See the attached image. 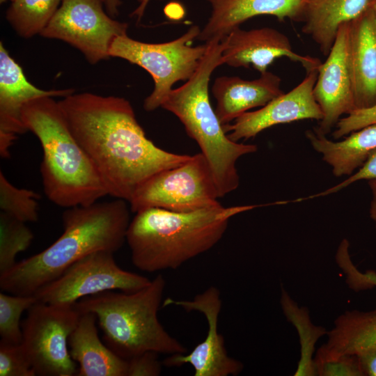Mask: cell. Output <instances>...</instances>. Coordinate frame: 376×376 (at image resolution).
<instances>
[{"mask_svg": "<svg viewBox=\"0 0 376 376\" xmlns=\"http://www.w3.org/2000/svg\"><path fill=\"white\" fill-rule=\"evenodd\" d=\"M58 104L108 195L115 198L128 202L150 177L191 157L157 146L146 136L132 106L123 97L73 93Z\"/></svg>", "mask_w": 376, "mask_h": 376, "instance_id": "1", "label": "cell"}, {"mask_svg": "<svg viewBox=\"0 0 376 376\" xmlns=\"http://www.w3.org/2000/svg\"><path fill=\"white\" fill-rule=\"evenodd\" d=\"M62 222L63 233L54 242L0 274L3 292L33 295L87 255L118 251L126 241L130 212L123 199L97 201L66 208Z\"/></svg>", "mask_w": 376, "mask_h": 376, "instance_id": "2", "label": "cell"}, {"mask_svg": "<svg viewBox=\"0 0 376 376\" xmlns=\"http://www.w3.org/2000/svg\"><path fill=\"white\" fill-rule=\"evenodd\" d=\"M266 205H220L189 212L157 207L139 211L126 233L132 263L150 273L176 269L214 246L233 217Z\"/></svg>", "mask_w": 376, "mask_h": 376, "instance_id": "3", "label": "cell"}, {"mask_svg": "<svg viewBox=\"0 0 376 376\" xmlns=\"http://www.w3.org/2000/svg\"><path fill=\"white\" fill-rule=\"evenodd\" d=\"M53 97L33 100L22 111L25 127L42 146L40 173L45 194L65 208L93 204L108 195L107 191Z\"/></svg>", "mask_w": 376, "mask_h": 376, "instance_id": "4", "label": "cell"}, {"mask_svg": "<svg viewBox=\"0 0 376 376\" xmlns=\"http://www.w3.org/2000/svg\"><path fill=\"white\" fill-rule=\"evenodd\" d=\"M207 43V49L194 74L182 86L173 88L161 107L180 120L187 134L200 147L211 168L221 198L239 186L237 160L256 152L258 148L230 139L211 105L209 81L214 70L224 64V42L223 38H216Z\"/></svg>", "mask_w": 376, "mask_h": 376, "instance_id": "5", "label": "cell"}, {"mask_svg": "<svg viewBox=\"0 0 376 376\" xmlns=\"http://www.w3.org/2000/svg\"><path fill=\"white\" fill-rule=\"evenodd\" d=\"M165 286L164 278L158 274L137 291H106L84 297L74 305L79 313L96 315L107 345L121 358L128 360L146 352L185 354L186 347L158 319Z\"/></svg>", "mask_w": 376, "mask_h": 376, "instance_id": "6", "label": "cell"}, {"mask_svg": "<svg viewBox=\"0 0 376 376\" xmlns=\"http://www.w3.org/2000/svg\"><path fill=\"white\" fill-rule=\"evenodd\" d=\"M198 25L191 26L183 35L162 43H147L130 38L117 37L112 42L110 57L123 58L146 70L152 77L154 88L144 100L143 108L152 111L162 102L180 81H187L197 70L207 43L192 46L201 33Z\"/></svg>", "mask_w": 376, "mask_h": 376, "instance_id": "7", "label": "cell"}, {"mask_svg": "<svg viewBox=\"0 0 376 376\" xmlns=\"http://www.w3.org/2000/svg\"><path fill=\"white\" fill-rule=\"evenodd\" d=\"M219 198L211 168L200 152L150 177L135 190L128 203L134 213L151 207L189 212L219 206Z\"/></svg>", "mask_w": 376, "mask_h": 376, "instance_id": "8", "label": "cell"}, {"mask_svg": "<svg viewBox=\"0 0 376 376\" xmlns=\"http://www.w3.org/2000/svg\"><path fill=\"white\" fill-rule=\"evenodd\" d=\"M80 313L74 304L36 301L22 323V341L36 375L73 376L78 365L71 358L68 340Z\"/></svg>", "mask_w": 376, "mask_h": 376, "instance_id": "9", "label": "cell"}, {"mask_svg": "<svg viewBox=\"0 0 376 376\" xmlns=\"http://www.w3.org/2000/svg\"><path fill=\"white\" fill-rule=\"evenodd\" d=\"M103 6V0H63L40 35L67 42L90 64L106 60L113 40L127 35L128 24L114 19Z\"/></svg>", "mask_w": 376, "mask_h": 376, "instance_id": "10", "label": "cell"}, {"mask_svg": "<svg viewBox=\"0 0 376 376\" xmlns=\"http://www.w3.org/2000/svg\"><path fill=\"white\" fill-rule=\"evenodd\" d=\"M113 253L100 251L87 255L33 295L43 303L75 304L84 297L106 291L135 292L150 283L146 276L121 269Z\"/></svg>", "mask_w": 376, "mask_h": 376, "instance_id": "11", "label": "cell"}, {"mask_svg": "<svg viewBox=\"0 0 376 376\" xmlns=\"http://www.w3.org/2000/svg\"><path fill=\"white\" fill-rule=\"evenodd\" d=\"M175 305L187 312L198 311L203 314L207 322V333L203 341L187 354H175L165 359L162 363L167 367L190 364L194 376L237 375L244 368L242 362L230 357L225 346L224 338L218 332V320L222 301L219 290L210 286L191 300L166 299L162 306Z\"/></svg>", "mask_w": 376, "mask_h": 376, "instance_id": "12", "label": "cell"}, {"mask_svg": "<svg viewBox=\"0 0 376 376\" xmlns=\"http://www.w3.org/2000/svg\"><path fill=\"white\" fill-rule=\"evenodd\" d=\"M327 58L318 69L313 95L322 111L315 131L326 135L340 117L356 109L349 53V22L341 24Z\"/></svg>", "mask_w": 376, "mask_h": 376, "instance_id": "13", "label": "cell"}, {"mask_svg": "<svg viewBox=\"0 0 376 376\" xmlns=\"http://www.w3.org/2000/svg\"><path fill=\"white\" fill-rule=\"evenodd\" d=\"M317 77L318 69L307 72L304 79L291 91L283 93L260 109L244 113L233 123L223 125L228 137L237 142L255 137L276 125L306 119L320 121L323 114L313 95Z\"/></svg>", "mask_w": 376, "mask_h": 376, "instance_id": "14", "label": "cell"}, {"mask_svg": "<svg viewBox=\"0 0 376 376\" xmlns=\"http://www.w3.org/2000/svg\"><path fill=\"white\" fill-rule=\"evenodd\" d=\"M224 64L231 67L252 66L260 74L277 58L287 57L298 62L306 72L322 63L315 57L300 55L292 50L289 38L276 29L263 27L243 30L237 27L224 38Z\"/></svg>", "mask_w": 376, "mask_h": 376, "instance_id": "15", "label": "cell"}, {"mask_svg": "<svg viewBox=\"0 0 376 376\" xmlns=\"http://www.w3.org/2000/svg\"><path fill=\"white\" fill-rule=\"evenodd\" d=\"M75 93L72 88L43 90L32 84L22 68L0 42V155L9 158L10 150L18 134L28 130L22 111L29 102L42 97H66Z\"/></svg>", "mask_w": 376, "mask_h": 376, "instance_id": "16", "label": "cell"}, {"mask_svg": "<svg viewBox=\"0 0 376 376\" xmlns=\"http://www.w3.org/2000/svg\"><path fill=\"white\" fill-rule=\"evenodd\" d=\"M211 15L198 37L205 42L224 38L246 20L258 15H272L279 21H301L306 0H206Z\"/></svg>", "mask_w": 376, "mask_h": 376, "instance_id": "17", "label": "cell"}, {"mask_svg": "<svg viewBox=\"0 0 376 376\" xmlns=\"http://www.w3.org/2000/svg\"><path fill=\"white\" fill-rule=\"evenodd\" d=\"M281 78L269 71L253 80L236 76L217 77L212 93L216 99L214 109L222 125L229 124L249 110L262 107L283 93Z\"/></svg>", "mask_w": 376, "mask_h": 376, "instance_id": "18", "label": "cell"}, {"mask_svg": "<svg viewBox=\"0 0 376 376\" xmlns=\"http://www.w3.org/2000/svg\"><path fill=\"white\" fill-rule=\"evenodd\" d=\"M349 53L356 109L376 104V15L368 7L349 22Z\"/></svg>", "mask_w": 376, "mask_h": 376, "instance_id": "19", "label": "cell"}, {"mask_svg": "<svg viewBox=\"0 0 376 376\" xmlns=\"http://www.w3.org/2000/svg\"><path fill=\"white\" fill-rule=\"evenodd\" d=\"M96 322L94 313H80L68 338L70 357L78 365L77 376H127L128 361L103 344Z\"/></svg>", "mask_w": 376, "mask_h": 376, "instance_id": "20", "label": "cell"}, {"mask_svg": "<svg viewBox=\"0 0 376 376\" xmlns=\"http://www.w3.org/2000/svg\"><path fill=\"white\" fill-rule=\"evenodd\" d=\"M370 0H306L301 21L302 32L327 56L340 25L352 21L368 7Z\"/></svg>", "mask_w": 376, "mask_h": 376, "instance_id": "21", "label": "cell"}, {"mask_svg": "<svg viewBox=\"0 0 376 376\" xmlns=\"http://www.w3.org/2000/svg\"><path fill=\"white\" fill-rule=\"evenodd\" d=\"M313 148L322 155L336 177L351 175L366 162L370 152L376 149V124L364 127L339 141L328 139L315 130L306 132Z\"/></svg>", "mask_w": 376, "mask_h": 376, "instance_id": "22", "label": "cell"}, {"mask_svg": "<svg viewBox=\"0 0 376 376\" xmlns=\"http://www.w3.org/2000/svg\"><path fill=\"white\" fill-rule=\"evenodd\" d=\"M321 347L335 354L357 355L376 345V309L347 311L334 320Z\"/></svg>", "mask_w": 376, "mask_h": 376, "instance_id": "23", "label": "cell"}, {"mask_svg": "<svg viewBox=\"0 0 376 376\" xmlns=\"http://www.w3.org/2000/svg\"><path fill=\"white\" fill-rule=\"evenodd\" d=\"M63 0H13L6 17L16 33L31 38L40 33L49 23Z\"/></svg>", "mask_w": 376, "mask_h": 376, "instance_id": "24", "label": "cell"}, {"mask_svg": "<svg viewBox=\"0 0 376 376\" xmlns=\"http://www.w3.org/2000/svg\"><path fill=\"white\" fill-rule=\"evenodd\" d=\"M33 237L25 222L0 212V274L17 263V255L29 247Z\"/></svg>", "mask_w": 376, "mask_h": 376, "instance_id": "25", "label": "cell"}, {"mask_svg": "<svg viewBox=\"0 0 376 376\" xmlns=\"http://www.w3.org/2000/svg\"><path fill=\"white\" fill-rule=\"evenodd\" d=\"M40 196L33 190L13 185L0 170V209L20 221L36 222L38 220Z\"/></svg>", "mask_w": 376, "mask_h": 376, "instance_id": "26", "label": "cell"}, {"mask_svg": "<svg viewBox=\"0 0 376 376\" xmlns=\"http://www.w3.org/2000/svg\"><path fill=\"white\" fill-rule=\"evenodd\" d=\"M37 299L34 295L0 293V343L18 345L22 341V314Z\"/></svg>", "mask_w": 376, "mask_h": 376, "instance_id": "27", "label": "cell"}, {"mask_svg": "<svg viewBox=\"0 0 376 376\" xmlns=\"http://www.w3.org/2000/svg\"><path fill=\"white\" fill-rule=\"evenodd\" d=\"M313 368L315 375L363 376L357 355L331 354L321 347L313 359Z\"/></svg>", "mask_w": 376, "mask_h": 376, "instance_id": "28", "label": "cell"}, {"mask_svg": "<svg viewBox=\"0 0 376 376\" xmlns=\"http://www.w3.org/2000/svg\"><path fill=\"white\" fill-rule=\"evenodd\" d=\"M350 243L347 239L340 242L336 253V262L345 276L348 287L355 292L364 291L376 287V272H360L352 261L349 253Z\"/></svg>", "mask_w": 376, "mask_h": 376, "instance_id": "29", "label": "cell"}, {"mask_svg": "<svg viewBox=\"0 0 376 376\" xmlns=\"http://www.w3.org/2000/svg\"><path fill=\"white\" fill-rule=\"evenodd\" d=\"M21 344L0 343V376H36Z\"/></svg>", "mask_w": 376, "mask_h": 376, "instance_id": "30", "label": "cell"}, {"mask_svg": "<svg viewBox=\"0 0 376 376\" xmlns=\"http://www.w3.org/2000/svg\"><path fill=\"white\" fill-rule=\"evenodd\" d=\"M373 124H376V104L367 108L355 109L341 118L336 125L332 136L335 139H341Z\"/></svg>", "mask_w": 376, "mask_h": 376, "instance_id": "31", "label": "cell"}, {"mask_svg": "<svg viewBox=\"0 0 376 376\" xmlns=\"http://www.w3.org/2000/svg\"><path fill=\"white\" fill-rule=\"evenodd\" d=\"M157 355L155 352H146L128 359L127 376L159 375L163 363Z\"/></svg>", "mask_w": 376, "mask_h": 376, "instance_id": "32", "label": "cell"}, {"mask_svg": "<svg viewBox=\"0 0 376 376\" xmlns=\"http://www.w3.org/2000/svg\"><path fill=\"white\" fill-rule=\"evenodd\" d=\"M376 178V149L371 151L363 164L357 170V172L350 175L346 180L340 183L330 187L322 192L315 194L306 198H313L315 197L323 196L334 194L341 190L343 188L362 180H371Z\"/></svg>", "mask_w": 376, "mask_h": 376, "instance_id": "33", "label": "cell"}, {"mask_svg": "<svg viewBox=\"0 0 376 376\" xmlns=\"http://www.w3.org/2000/svg\"><path fill=\"white\" fill-rule=\"evenodd\" d=\"M363 376H376V345L357 354Z\"/></svg>", "mask_w": 376, "mask_h": 376, "instance_id": "34", "label": "cell"}, {"mask_svg": "<svg viewBox=\"0 0 376 376\" xmlns=\"http://www.w3.org/2000/svg\"><path fill=\"white\" fill-rule=\"evenodd\" d=\"M368 185L371 192L369 214L376 228V178L368 180Z\"/></svg>", "mask_w": 376, "mask_h": 376, "instance_id": "35", "label": "cell"}, {"mask_svg": "<svg viewBox=\"0 0 376 376\" xmlns=\"http://www.w3.org/2000/svg\"><path fill=\"white\" fill-rule=\"evenodd\" d=\"M106 12L112 17L118 16L121 0H103Z\"/></svg>", "mask_w": 376, "mask_h": 376, "instance_id": "36", "label": "cell"}, {"mask_svg": "<svg viewBox=\"0 0 376 376\" xmlns=\"http://www.w3.org/2000/svg\"><path fill=\"white\" fill-rule=\"evenodd\" d=\"M151 0H138L139 4L132 13V16H135L139 22L142 18L147 6Z\"/></svg>", "mask_w": 376, "mask_h": 376, "instance_id": "37", "label": "cell"}, {"mask_svg": "<svg viewBox=\"0 0 376 376\" xmlns=\"http://www.w3.org/2000/svg\"><path fill=\"white\" fill-rule=\"evenodd\" d=\"M369 7H370L376 15V0H370Z\"/></svg>", "mask_w": 376, "mask_h": 376, "instance_id": "38", "label": "cell"}, {"mask_svg": "<svg viewBox=\"0 0 376 376\" xmlns=\"http://www.w3.org/2000/svg\"><path fill=\"white\" fill-rule=\"evenodd\" d=\"M8 1H13V0H0V2L1 3H4V2Z\"/></svg>", "mask_w": 376, "mask_h": 376, "instance_id": "39", "label": "cell"}]
</instances>
